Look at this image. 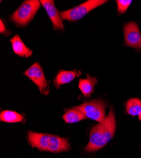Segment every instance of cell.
<instances>
[{
	"mask_svg": "<svg viewBox=\"0 0 141 158\" xmlns=\"http://www.w3.org/2000/svg\"><path fill=\"white\" fill-rule=\"evenodd\" d=\"M116 130V120L113 110L110 111L104 122L95 125L90 131L89 140L84 150L87 152L97 151L113 139Z\"/></svg>",
	"mask_w": 141,
	"mask_h": 158,
	"instance_id": "6da1fadb",
	"label": "cell"
},
{
	"mask_svg": "<svg viewBox=\"0 0 141 158\" xmlns=\"http://www.w3.org/2000/svg\"><path fill=\"white\" fill-rule=\"evenodd\" d=\"M28 140L32 148L52 153L67 152L71 149L69 140L59 136L34 132H28Z\"/></svg>",
	"mask_w": 141,
	"mask_h": 158,
	"instance_id": "7a4b0ae2",
	"label": "cell"
},
{
	"mask_svg": "<svg viewBox=\"0 0 141 158\" xmlns=\"http://www.w3.org/2000/svg\"><path fill=\"white\" fill-rule=\"evenodd\" d=\"M41 4L40 1L37 0L25 1L11 15L10 20L18 27L27 26L40 8Z\"/></svg>",
	"mask_w": 141,
	"mask_h": 158,
	"instance_id": "3957f363",
	"label": "cell"
},
{
	"mask_svg": "<svg viewBox=\"0 0 141 158\" xmlns=\"http://www.w3.org/2000/svg\"><path fill=\"white\" fill-rule=\"evenodd\" d=\"M74 108L81 111L87 118L99 123L104 122L106 118V103L101 99L85 102Z\"/></svg>",
	"mask_w": 141,
	"mask_h": 158,
	"instance_id": "277c9868",
	"label": "cell"
},
{
	"mask_svg": "<svg viewBox=\"0 0 141 158\" xmlns=\"http://www.w3.org/2000/svg\"><path fill=\"white\" fill-rule=\"evenodd\" d=\"M106 2L107 1L105 0H89L77 6L61 11L60 14L61 19L70 22H76L83 18L89 12Z\"/></svg>",
	"mask_w": 141,
	"mask_h": 158,
	"instance_id": "5b68a950",
	"label": "cell"
},
{
	"mask_svg": "<svg viewBox=\"0 0 141 158\" xmlns=\"http://www.w3.org/2000/svg\"><path fill=\"white\" fill-rule=\"evenodd\" d=\"M24 74L38 87L42 94L48 95L49 94L48 82L46 79L43 69L39 63H34L24 72Z\"/></svg>",
	"mask_w": 141,
	"mask_h": 158,
	"instance_id": "8992f818",
	"label": "cell"
},
{
	"mask_svg": "<svg viewBox=\"0 0 141 158\" xmlns=\"http://www.w3.org/2000/svg\"><path fill=\"white\" fill-rule=\"evenodd\" d=\"M125 43L127 46L141 49V35L138 25L135 22L127 23L123 27Z\"/></svg>",
	"mask_w": 141,
	"mask_h": 158,
	"instance_id": "52a82bcc",
	"label": "cell"
},
{
	"mask_svg": "<svg viewBox=\"0 0 141 158\" xmlns=\"http://www.w3.org/2000/svg\"><path fill=\"white\" fill-rule=\"evenodd\" d=\"M40 2L46 10L49 19L54 25V27L56 29L63 31L64 26L62 19L55 5V2L53 0H41Z\"/></svg>",
	"mask_w": 141,
	"mask_h": 158,
	"instance_id": "ba28073f",
	"label": "cell"
},
{
	"mask_svg": "<svg viewBox=\"0 0 141 158\" xmlns=\"http://www.w3.org/2000/svg\"><path fill=\"white\" fill-rule=\"evenodd\" d=\"M81 72L80 70H74L72 71H65L62 70L58 72L54 80V85L57 88L63 84H68L72 82L73 80L81 75Z\"/></svg>",
	"mask_w": 141,
	"mask_h": 158,
	"instance_id": "9c48e42d",
	"label": "cell"
},
{
	"mask_svg": "<svg viewBox=\"0 0 141 158\" xmlns=\"http://www.w3.org/2000/svg\"><path fill=\"white\" fill-rule=\"evenodd\" d=\"M10 42L13 51L16 55L25 58H29L32 56V51L25 46L19 35H15L11 39Z\"/></svg>",
	"mask_w": 141,
	"mask_h": 158,
	"instance_id": "30bf717a",
	"label": "cell"
},
{
	"mask_svg": "<svg viewBox=\"0 0 141 158\" xmlns=\"http://www.w3.org/2000/svg\"><path fill=\"white\" fill-rule=\"evenodd\" d=\"M97 81L96 78L93 77L87 74V78L85 79H80L79 88L81 90L83 96L85 98H90L94 93V87L97 84Z\"/></svg>",
	"mask_w": 141,
	"mask_h": 158,
	"instance_id": "8fae6325",
	"label": "cell"
},
{
	"mask_svg": "<svg viewBox=\"0 0 141 158\" xmlns=\"http://www.w3.org/2000/svg\"><path fill=\"white\" fill-rule=\"evenodd\" d=\"M85 116L75 108L68 110L63 116V119L67 123H73L86 119Z\"/></svg>",
	"mask_w": 141,
	"mask_h": 158,
	"instance_id": "7c38bea8",
	"label": "cell"
},
{
	"mask_svg": "<svg viewBox=\"0 0 141 158\" xmlns=\"http://www.w3.org/2000/svg\"><path fill=\"white\" fill-rule=\"evenodd\" d=\"M0 120L6 123H19L23 120V116L14 111L5 110L1 113L0 114Z\"/></svg>",
	"mask_w": 141,
	"mask_h": 158,
	"instance_id": "4fadbf2b",
	"label": "cell"
},
{
	"mask_svg": "<svg viewBox=\"0 0 141 158\" xmlns=\"http://www.w3.org/2000/svg\"><path fill=\"white\" fill-rule=\"evenodd\" d=\"M126 111L132 116L141 114V101L137 98L131 99L126 103Z\"/></svg>",
	"mask_w": 141,
	"mask_h": 158,
	"instance_id": "5bb4252c",
	"label": "cell"
},
{
	"mask_svg": "<svg viewBox=\"0 0 141 158\" xmlns=\"http://www.w3.org/2000/svg\"><path fill=\"white\" fill-rule=\"evenodd\" d=\"M117 3V8L118 12L119 14H122L125 13L128 8L129 7L132 1L130 0H117L116 1Z\"/></svg>",
	"mask_w": 141,
	"mask_h": 158,
	"instance_id": "9a60e30c",
	"label": "cell"
},
{
	"mask_svg": "<svg viewBox=\"0 0 141 158\" xmlns=\"http://www.w3.org/2000/svg\"><path fill=\"white\" fill-rule=\"evenodd\" d=\"M0 32H1V34H7V35L10 34V33L9 32V31H7L5 25L4 24V23L3 22L2 20H1V21H0Z\"/></svg>",
	"mask_w": 141,
	"mask_h": 158,
	"instance_id": "2e32d148",
	"label": "cell"
},
{
	"mask_svg": "<svg viewBox=\"0 0 141 158\" xmlns=\"http://www.w3.org/2000/svg\"><path fill=\"white\" fill-rule=\"evenodd\" d=\"M139 120L141 122V114L139 116Z\"/></svg>",
	"mask_w": 141,
	"mask_h": 158,
	"instance_id": "e0dca14e",
	"label": "cell"
}]
</instances>
